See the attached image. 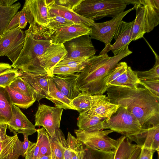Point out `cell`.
<instances>
[{
  "instance_id": "obj_23",
  "label": "cell",
  "mask_w": 159,
  "mask_h": 159,
  "mask_svg": "<svg viewBox=\"0 0 159 159\" xmlns=\"http://www.w3.org/2000/svg\"><path fill=\"white\" fill-rule=\"evenodd\" d=\"M48 83L49 92L45 98L52 102L56 107L65 110H75L70 105L71 100L68 98L57 88L52 77L49 76Z\"/></svg>"
},
{
  "instance_id": "obj_30",
  "label": "cell",
  "mask_w": 159,
  "mask_h": 159,
  "mask_svg": "<svg viewBox=\"0 0 159 159\" xmlns=\"http://www.w3.org/2000/svg\"><path fill=\"white\" fill-rule=\"evenodd\" d=\"M93 96L85 92H81L76 98L71 100L70 105L80 114L89 109L92 106Z\"/></svg>"
},
{
  "instance_id": "obj_7",
  "label": "cell",
  "mask_w": 159,
  "mask_h": 159,
  "mask_svg": "<svg viewBox=\"0 0 159 159\" xmlns=\"http://www.w3.org/2000/svg\"><path fill=\"white\" fill-rule=\"evenodd\" d=\"M113 132L110 129L88 132L79 129L74 130L77 139L86 148L93 150L115 151L118 139L111 138L108 135Z\"/></svg>"
},
{
  "instance_id": "obj_37",
  "label": "cell",
  "mask_w": 159,
  "mask_h": 159,
  "mask_svg": "<svg viewBox=\"0 0 159 159\" xmlns=\"http://www.w3.org/2000/svg\"><path fill=\"white\" fill-rule=\"evenodd\" d=\"M27 20L25 11L22 9L18 11L11 20L6 31L18 27L20 29L25 28L27 24Z\"/></svg>"
},
{
  "instance_id": "obj_18",
  "label": "cell",
  "mask_w": 159,
  "mask_h": 159,
  "mask_svg": "<svg viewBox=\"0 0 159 159\" xmlns=\"http://www.w3.org/2000/svg\"><path fill=\"white\" fill-rule=\"evenodd\" d=\"M141 148L159 151V125L142 128L137 134L128 138Z\"/></svg>"
},
{
  "instance_id": "obj_11",
  "label": "cell",
  "mask_w": 159,
  "mask_h": 159,
  "mask_svg": "<svg viewBox=\"0 0 159 159\" xmlns=\"http://www.w3.org/2000/svg\"><path fill=\"white\" fill-rule=\"evenodd\" d=\"M134 9L135 8L134 7L124 11L109 21L98 23L94 22L91 27V32L89 35L91 39L102 42L105 45L111 44L117 28L123 18Z\"/></svg>"
},
{
  "instance_id": "obj_48",
  "label": "cell",
  "mask_w": 159,
  "mask_h": 159,
  "mask_svg": "<svg viewBox=\"0 0 159 159\" xmlns=\"http://www.w3.org/2000/svg\"><path fill=\"white\" fill-rule=\"evenodd\" d=\"M7 125L6 124H0V141L6 137V130Z\"/></svg>"
},
{
  "instance_id": "obj_33",
  "label": "cell",
  "mask_w": 159,
  "mask_h": 159,
  "mask_svg": "<svg viewBox=\"0 0 159 159\" xmlns=\"http://www.w3.org/2000/svg\"><path fill=\"white\" fill-rule=\"evenodd\" d=\"M9 87L30 98L36 100L34 91L29 84L19 76L11 83Z\"/></svg>"
},
{
  "instance_id": "obj_41",
  "label": "cell",
  "mask_w": 159,
  "mask_h": 159,
  "mask_svg": "<svg viewBox=\"0 0 159 159\" xmlns=\"http://www.w3.org/2000/svg\"><path fill=\"white\" fill-rule=\"evenodd\" d=\"M81 70L76 68L63 66L55 67L52 71V75L61 76H68L77 73H80Z\"/></svg>"
},
{
  "instance_id": "obj_17",
  "label": "cell",
  "mask_w": 159,
  "mask_h": 159,
  "mask_svg": "<svg viewBox=\"0 0 159 159\" xmlns=\"http://www.w3.org/2000/svg\"><path fill=\"white\" fill-rule=\"evenodd\" d=\"M19 76L25 80L32 88L36 101L45 98L49 92L48 73L31 74L19 70Z\"/></svg>"
},
{
  "instance_id": "obj_20",
  "label": "cell",
  "mask_w": 159,
  "mask_h": 159,
  "mask_svg": "<svg viewBox=\"0 0 159 159\" xmlns=\"http://www.w3.org/2000/svg\"><path fill=\"white\" fill-rule=\"evenodd\" d=\"M13 136L7 135L0 141V159H18L20 156L25 157L21 142L17 133L13 132Z\"/></svg>"
},
{
  "instance_id": "obj_49",
  "label": "cell",
  "mask_w": 159,
  "mask_h": 159,
  "mask_svg": "<svg viewBox=\"0 0 159 159\" xmlns=\"http://www.w3.org/2000/svg\"><path fill=\"white\" fill-rule=\"evenodd\" d=\"M18 0H0V4L4 6H12L17 2Z\"/></svg>"
},
{
  "instance_id": "obj_42",
  "label": "cell",
  "mask_w": 159,
  "mask_h": 159,
  "mask_svg": "<svg viewBox=\"0 0 159 159\" xmlns=\"http://www.w3.org/2000/svg\"><path fill=\"white\" fill-rule=\"evenodd\" d=\"M139 84L143 85L154 95L159 98V80L153 79L141 81Z\"/></svg>"
},
{
  "instance_id": "obj_53",
  "label": "cell",
  "mask_w": 159,
  "mask_h": 159,
  "mask_svg": "<svg viewBox=\"0 0 159 159\" xmlns=\"http://www.w3.org/2000/svg\"></svg>"
},
{
  "instance_id": "obj_27",
  "label": "cell",
  "mask_w": 159,
  "mask_h": 159,
  "mask_svg": "<svg viewBox=\"0 0 159 159\" xmlns=\"http://www.w3.org/2000/svg\"><path fill=\"white\" fill-rule=\"evenodd\" d=\"M113 159H129L134 151L139 146L131 143L126 136L122 135L118 139Z\"/></svg>"
},
{
  "instance_id": "obj_2",
  "label": "cell",
  "mask_w": 159,
  "mask_h": 159,
  "mask_svg": "<svg viewBox=\"0 0 159 159\" xmlns=\"http://www.w3.org/2000/svg\"><path fill=\"white\" fill-rule=\"evenodd\" d=\"M132 53L128 47L113 57L105 54L90 58L78 74L77 89L91 95H103L107 88L105 81L107 76L120 60Z\"/></svg>"
},
{
  "instance_id": "obj_19",
  "label": "cell",
  "mask_w": 159,
  "mask_h": 159,
  "mask_svg": "<svg viewBox=\"0 0 159 159\" xmlns=\"http://www.w3.org/2000/svg\"><path fill=\"white\" fill-rule=\"evenodd\" d=\"M12 115L9 122L7 124L11 132L31 135L37 132V129L20 108L12 104Z\"/></svg>"
},
{
  "instance_id": "obj_39",
  "label": "cell",
  "mask_w": 159,
  "mask_h": 159,
  "mask_svg": "<svg viewBox=\"0 0 159 159\" xmlns=\"http://www.w3.org/2000/svg\"><path fill=\"white\" fill-rule=\"evenodd\" d=\"M128 67L126 62H118L106 79L107 86L125 71Z\"/></svg>"
},
{
  "instance_id": "obj_26",
  "label": "cell",
  "mask_w": 159,
  "mask_h": 159,
  "mask_svg": "<svg viewBox=\"0 0 159 159\" xmlns=\"http://www.w3.org/2000/svg\"><path fill=\"white\" fill-rule=\"evenodd\" d=\"M104 119L95 116L80 113L78 117L77 125L79 129L90 132L103 130L102 120Z\"/></svg>"
},
{
  "instance_id": "obj_22",
  "label": "cell",
  "mask_w": 159,
  "mask_h": 159,
  "mask_svg": "<svg viewBox=\"0 0 159 159\" xmlns=\"http://www.w3.org/2000/svg\"><path fill=\"white\" fill-rule=\"evenodd\" d=\"M79 73L64 76L53 75L52 77L57 88L71 100L81 93L76 86Z\"/></svg>"
},
{
  "instance_id": "obj_50",
  "label": "cell",
  "mask_w": 159,
  "mask_h": 159,
  "mask_svg": "<svg viewBox=\"0 0 159 159\" xmlns=\"http://www.w3.org/2000/svg\"><path fill=\"white\" fill-rule=\"evenodd\" d=\"M141 148L139 146L133 152L129 159H138L141 152Z\"/></svg>"
},
{
  "instance_id": "obj_5",
  "label": "cell",
  "mask_w": 159,
  "mask_h": 159,
  "mask_svg": "<svg viewBox=\"0 0 159 159\" xmlns=\"http://www.w3.org/2000/svg\"><path fill=\"white\" fill-rule=\"evenodd\" d=\"M136 12L133 25V33L143 38L159 24V0H140V3L134 5Z\"/></svg>"
},
{
  "instance_id": "obj_32",
  "label": "cell",
  "mask_w": 159,
  "mask_h": 159,
  "mask_svg": "<svg viewBox=\"0 0 159 159\" xmlns=\"http://www.w3.org/2000/svg\"><path fill=\"white\" fill-rule=\"evenodd\" d=\"M37 143L39 149L40 157L44 156H51L52 147L50 137L43 127L37 129Z\"/></svg>"
},
{
  "instance_id": "obj_15",
  "label": "cell",
  "mask_w": 159,
  "mask_h": 159,
  "mask_svg": "<svg viewBox=\"0 0 159 159\" xmlns=\"http://www.w3.org/2000/svg\"><path fill=\"white\" fill-rule=\"evenodd\" d=\"M93 96L92 107L89 109L82 113L104 119H108L120 107L119 105L110 102L105 95H94Z\"/></svg>"
},
{
  "instance_id": "obj_31",
  "label": "cell",
  "mask_w": 159,
  "mask_h": 159,
  "mask_svg": "<svg viewBox=\"0 0 159 159\" xmlns=\"http://www.w3.org/2000/svg\"><path fill=\"white\" fill-rule=\"evenodd\" d=\"M5 88L8 93L12 104L18 107L27 109L36 101L14 90L9 86Z\"/></svg>"
},
{
  "instance_id": "obj_43",
  "label": "cell",
  "mask_w": 159,
  "mask_h": 159,
  "mask_svg": "<svg viewBox=\"0 0 159 159\" xmlns=\"http://www.w3.org/2000/svg\"><path fill=\"white\" fill-rule=\"evenodd\" d=\"M82 1V0H55V3L73 11Z\"/></svg>"
},
{
  "instance_id": "obj_29",
  "label": "cell",
  "mask_w": 159,
  "mask_h": 159,
  "mask_svg": "<svg viewBox=\"0 0 159 159\" xmlns=\"http://www.w3.org/2000/svg\"><path fill=\"white\" fill-rule=\"evenodd\" d=\"M20 7L21 4L19 2L9 7L0 4V35H2L4 33L11 20Z\"/></svg>"
},
{
  "instance_id": "obj_35",
  "label": "cell",
  "mask_w": 159,
  "mask_h": 159,
  "mask_svg": "<svg viewBox=\"0 0 159 159\" xmlns=\"http://www.w3.org/2000/svg\"><path fill=\"white\" fill-rule=\"evenodd\" d=\"M148 43L154 54L155 62L153 66L149 70L144 71L134 70L140 81L153 79L159 80V57L150 44Z\"/></svg>"
},
{
  "instance_id": "obj_52",
  "label": "cell",
  "mask_w": 159,
  "mask_h": 159,
  "mask_svg": "<svg viewBox=\"0 0 159 159\" xmlns=\"http://www.w3.org/2000/svg\"><path fill=\"white\" fill-rule=\"evenodd\" d=\"M2 35H0V41L2 39Z\"/></svg>"
},
{
  "instance_id": "obj_13",
  "label": "cell",
  "mask_w": 159,
  "mask_h": 159,
  "mask_svg": "<svg viewBox=\"0 0 159 159\" xmlns=\"http://www.w3.org/2000/svg\"><path fill=\"white\" fill-rule=\"evenodd\" d=\"M134 22V20L130 22L122 20L119 24L113 37L115 42L112 45L110 44L106 45L99 55L107 54L108 52L111 51L114 56H116L128 47L132 41Z\"/></svg>"
},
{
  "instance_id": "obj_1",
  "label": "cell",
  "mask_w": 159,
  "mask_h": 159,
  "mask_svg": "<svg viewBox=\"0 0 159 159\" xmlns=\"http://www.w3.org/2000/svg\"><path fill=\"white\" fill-rule=\"evenodd\" d=\"M107 100L126 109L138 119L142 128L159 125V98L148 89L110 86L107 90Z\"/></svg>"
},
{
  "instance_id": "obj_34",
  "label": "cell",
  "mask_w": 159,
  "mask_h": 159,
  "mask_svg": "<svg viewBox=\"0 0 159 159\" xmlns=\"http://www.w3.org/2000/svg\"><path fill=\"white\" fill-rule=\"evenodd\" d=\"M64 134L59 129L53 138L50 137L52 147L51 156L52 159H64V148L62 137Z\"/></svg>"
},
{
  "instance_id": "obj_4",
  "label": "cell",
  "mask_w": 159,
  "mask_h": 159,
  "mask_svg": "<svg viewBox=\"0 0 159 159\" xmlns=\"http://www.w3.org/2000/svg\"><path fill=\"white\" fill-rule=\"evenodd\" d=\"M127 5L124 0H82L73 11L94 21L105 17H115L124 12Z\"/></svg>"
},
{
  "instance_id": "obj_10",
  "label": "cell",
  "mask_w": 159,
  "mask_h": 159,
  "mask_svg": "<svg viewBox=\"0 0 159 159\" xmlns=\"http://www.w3.org/2000/svg\"><path fill=\"white\" fill-rule=\"evenodd\" d=\"M49 0H26L22 9L25 11L30 25L39 28L47 25L50 16Z\"/></svg>"
},
{
  "instance_id": "obj_16",
  "label": "cell",
  "mask_w": 159,
  "mask_h": 159,
  "mask_svg": "<svg viewBox=\"0 0 159 159\" xmlns=\"http://www.w3.org/2000/svg\"><path fill=\"white\" fill-rule=\"evenodd\" d=\"M91 32V27L74 24L57 30L50 38L52 43L64 44L66 42L80 36L88 34Z\"/></svg>"
},
{
  "instance_id": "obj_21",
  "label": "cell",
  "mask_w": 159,
  "mask_h": 159,
  "mask_svg": "<svg viewBox=\"0 0 159 159\" xmlns=\"http://www.w3.org/2000/svg\"><path fill=\"white\" fill-rule=\"evenodd\" d=\"M48 7L50 16H59L72 21L75 24L90 27L95 22L93 20L81 16L73 10L55 4V0H49Z\"/></svg>"
},
{
  "instance_id": "obj_14",
  "label": "cell",
  "mask_w": 159,
  "mask_h": 159,
  "mask_svg": "<svg viewBox=\"0 0 159 159\" xmlns=\"http://www.w3.org/2000/svg\"><path fill=\"white\" fill-rule=\"evenodd\" d=\"M67 54L64 44L52 43L38 59L41 67L52 77L54 68L67 57Z\"/></svg>"
},
{
  "instance_id": "obj_25",
  "label": "cell",
  "mask_w": 159,
  "mask_h": 159,
  "mask_svg": "<svg viewBox=\"0 0 159 159\" xmlns=\"http://www.w3.org/2000/svg\"><path fill=\"white\" fill-rule=\"evenodd\" d=\"M74 24H75L72 21L61 17L55 16L50 17L49 23L46 25L39 28L33 26L40 34L49 39L52 34L59 29Z\"/></svg>"
},
{
  "instance_id": "obj_36",
  "label": "cell",
  "mask_w": 159,
  "mask_h": 159,
  "mask_svg": "<svg viewBox=\"0 0 159 159\" xmlns=\"http://www.w3.org/2000/svg\"><path fill=\"white\" fill-rule=\"evenodd\" d=\"M115 151H106L84 148L83 159H113Z\"/></svg>"
},
{
  "instance_id": "obj_47",
  "label": "cell",
  "mask_w": 159,
  "mask_h": 159,
  "mask_svg": "<svg viewBox=\"0 0 159 159\" xmlns=\"http://www.w3.org/2000/svg\"><path fill=\"white\" fill-rule=\"evenodd\" d=\"M12 69L11 65L9 63L0 62V75Z\"/></svg>"
},
{
  "instance_id": "obj_8",
  "label": "cell",
  "mask_w": 159,
  "mask_h": 159,
  "mask_svg": "<svg viewBox=\"0 0 159 159\" xmlns=\"http://www.w3.org/2000/svg\"><path fill=\"white\" fill-rule=\"evenodd\" d=\"M62 108L39 104L35 115V126H42L49 136L53 138L60 129Z\"/></svg>"
},
{
  "instance_id": "obj_40",
  "label": "cell",
  "mask_w": 159,
  "mask_h": 159,
  "mask_svg": "<svg viewBox=\"0 0 159 159\" xmlns=\"http://www.w3.org/2000/svg\"><path fill=\"white\" fill-rule=\"evenodd\" d=\"M19 70L13 68L11 70L0 75V86L5 88L11 83L19 75Z\"/></svg>"
},
{
  "instance_id": "obj_44",
  "label": "cell",
  "mask_w": 159,
  "mask_h": 159,
  "mask_svg": "<svg viewBox=\"0 0 159 159\" xmlns=\"http://www.w3.org/2000/svg\"><path fill=\"white\" fill-rule=\"evenodd\" d=\"M25 157V159H38L40 157L39 149L37 142L34 143L29 149Z\"/></svg>"
},
{
  "instance_id": "obj_9",
  "label": "cell",
  "mask_w": 159,
  "mask_h": 159,
  "mask_svg": "<svg viewBox=\"0 0 159 159\" xmlns=\"http://www.w3.org/2000/svg\"><path fill=\"white\" fill-rule=\"evenodd\" d=\"M25 36L18 27L5 31L0 41V57L6 56L14 63L23 48Z\"/></svg>"
},
{
  "instance_id": "obj_45",
  "label": "cell",
  "mask_w": 159,
  "mask_h": 159,
  "mask_svg": "<svg viewBox=\"0 0 159 159\" xmlns=\"http://www.w3.org/2000/svg\"><path fill=\"white\" fill-rule=\"evenodd\" d=\"M62 141L64 148V159H72L71 150L64 134L62 137Z\"/></svg>"
},
{
  "instance_id": "obj_3",
  "label": "cell",
  "mask_w": 159,
  "mask_h": 159,
  "mask_svg": "<svg viewBox=\"0 0 159 159\" xmlns=\"http://www.w3.org/2000/svg\"><path fill=\"white\" fill-rule=\"evenodd\" d=\"M25 32L24 46L11 67L31 74L48 73L41 67L38 58L52 43V40L42 36L31 25Z\"/></svg>"
},
{
  "instance_id": "obj_28",
  "label": "cell",
  "mask_w": 159,
  "mask_h": 159,
  "mask_svg": "<svg viewBox=\"0 0 159 159\" xmlns=\"http://www.w3.org/2000/svg\"><path fill=\"white\" fill-rule=\"evenodd\" d=\"M12 104L5 88L0 86V124H7L12 115Z\"/></svg>"
},
{
  "instance_id": "obj_12",
  "label": "cell",
  "mask_w": 159,
  "mask_h": 159,
  "mask_svg": "<svg viewBox=\"0 0 159 159\" xmlns=\"http://www.w3.org/2000/svg\"><path fill=\"white\" fill-rule=\"evenodd\" d=\"M67 52L66 59L84 58L89 59L95 56L96 50L89 35L80 36L64 44Z\"/></svg>"
},
{
  "instance_id": "obj_6",
  "label": "cell",
  "mask_w": 159,
  "mask_h": 159,
  "mask_svg": "<svg viewBox=\"0 0 159 159\" xmlns=\"http://www.w3.org/2000/svg\"><path fill=\"white\" fill-rule=\"evenodd\" d=\"M102 125L103 129H109L128 138L137 134L142 128L137 118L121 107L109 119H104Z\"/></svg>"
},
{
  "instance_id": "obj_51",
  "label": "cell",
  "mask_w": 159,
  "mask_h": 159,
  "mask_svg": "<svg viewBox=\"0 0 159 159\" xmlns=\"http://www.w3.org/2000/svg\"><path fill=\"white\" fill-rule=\"evenodd\" d=\"M38 159H52L51 155V156H44L39 158Z\"/></svg>"
},
{
  "instance_id": "obj_38",
  "label": "cell",
  "mask_w": 159,
  "mask_h": 159,
  "mask_svg": "<svg viewBox=\"0 0 159 159\" xmlns=\"http://www.w3.org/2000/svg\"><path fill=\"white\" fill-rule=\"evenodd\" d=\"M89 59L84 58H65L57 64L55 67L66 66L78 68L82 71L86 65Z\"/></svg>"
},
{
  "instance_id": "obj_24",
  "label": "cell",
  "mask_w": 159,
  "mask_h": 159,
  "mask_svg": "<svg viewBox=\"0 0 159 159\" xmlns=\"http://www.w3.org/2000/svg\"><path fill=\"white\" fill-rule=\"evenodd\" d=\"M140 80L135 71L130 66L124 73L109 84L107 87L116 86L136 89L139 84Z\"/></svg>"
},
{
  "instance_id": "obj_46",
  "label": "cell",
  "mask_w": 159,
  "mask_h": 159,
  "mask_svg": "<svg viewBox=\"0 0 159 159\" xmlns=\"http://www.w3.org/2000/svg\"><path fill=\"white\" fill-rule=\"evenodd\" d=\"M155 151L153 150L141 148L138 159H152Z\"/></svg>"
}]
</instances>
